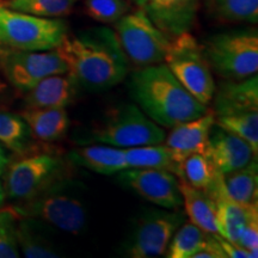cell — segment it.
Segmentation results:
<instances>
[{
  "instance_id": "ac0fdd59",
  "label": "cell",
  "mask_w": 258,
  "mask_h": 258,
  "mask_svg": "<svg viewBox=\"0 0 258 258\" xmlns=\"http://www.w3.org/2000/svg\"><path fill=\"white\" fill-rule=\"evenodd\" d=\"M79 85L70 72L41 80L27 91L28 108H66L74 101Z\"/></svg>"
},
{
  "instance_id": "4316f807",
  "label": "cell",
  "mask_w": 258,
  "mask_h": 258,
  "mask_svg": "<svg viewBox=\"0 0 258 258\" xmlns=\"http://www.w3.org/2000/svg\"><path fill=\"white\" fill-rule=\"evenodd\" d=\"M78 0H0L6 8L43 18H60L72 14Z\"/></svg>"
},
{
  "instance_id": "8fae6325",
  "label": "cell",
  "mask_w": 258,
  "mask_h": 258,
  "mask_svg": "<svg viewBox=\"0 0 258 258\" xmlns=\"http://www.w3.org/2000/svg\"><path fill=\"white\" fill-rule=\"evenodd\" d=\"M0 64L10 84L23 92L29 91L47 77L69 72L67 63L56 49H9L0 56Z\"/></svg>"
},
{
  "instance_id": "277c9868",
  "label": "cell",
  "mask_w": 258,
  "mask_h": 258,
  "mask_svg": "<svg viewBox=\"0 0 258 258\" xmlns=\"http://www.w3.org/2000/svg\"><path fill=\"white\" fill-rule=\"evenodd\" d=\"M165 137L164 128L151 120L137 104H125L110 112L101 124L80 139L79 143L131 148L161 144Z\"/></svg>"
},
{
  "instance_id": "7402d4cb",
  "label": "cell",
  "mask_w": 258,
  "mask_h": 258,
  "mask_svg": "<svg viewBox=\"0 0 258 258\" xmlns=\"http://www.w3.org/2000/svg\"><path fill=\"white\" fill-rule=\"evenodd\" d=\"M124 157L128 169L165 170L183 178L182 163L163 143L124 148Z\"/></svg>"
},
{
  "instance_id": "5bb4252c",
  "label": "cell",
  "mask_w": 258,
  "mask_h": 258,
  "mask_svg": "<svg viewBox=\"0 0 258 258\" xmlns=\"http://www.w3.org/2000/svg\"><path fill=\"white\" fill-rule=\"evenodd\" d=\"M205 154L221 175L241 169L257 158L246 141L215 124V122L209 132Z\"/></svg>"
},
{
  "instance_id": "6da1fadb",
  "label": "cell",
  "mask_w": 258,
  "mask_h": 258,
  "mask_svg": "<svg viewBox=\"0 0 258 258\" xmlns=\"http://www.w3.org/2000/svg\"><path fill=\"white\" fill-rule=\"evenodd\" d=\"M79 86L90 92H104L123 82L128 60L116 34L95 28L64 36L55 48Z\"/></svg>"
},
{
  "instance_id": "e575fe53",
  "label": "cell",
  "mask_w": 258,
  "mask_h": 258,
  "mask_svg": "<svg viewBox=\"0 0 258 258\" xmlns=\"http://www.w3.org/2000/svg\"><path fill=\"white\" fill-rule=\"evenodd\" d=\"M10 163H11V158H10L8 151L5 150V147L0 144V176L5 175Z\"/></svg>"
},
{
  "instance_id": "f1b7e54d",
  "label": "cell",
  "mask_w": 258,
  "mask_h": 258,
  "mask_svg": "<svg viewBox=\"0 0 258 258\" xmlns=\"http://www.w3.org/2000/svg\"><path fill=\"white\" fill-rule=\"evenodd\" d=\"M215 124L220 125L230 133L246 141L252 148L253 154L258 153V111L215 116Z\"/></svg>"
},
{
  "instance_id": "ffe728a7",
  "label": "cell",
  "mask_w": 258,
  "mask_h": 258,
  "mask_svg": "<svg viewBox=\"0 0 258 258\" xmlns=\"http://www.w3.org/2000/svg\"><path fill=\"white\" fill-rule=\"evenodd\" d=\"M30 128L32 137L54 143L66 135L70 117L64 108H28L19 114Z\"/></svg>"
},
{
  "instance_id": "4dcf8cb0",
  "label": "cell",
  "mask_w": 258,
  "mask_h": 258,
  "mask_svg": "<svg viewBox=\"0 0 258 258\" xmlns=\"http://www.w3.org/2000/svg\"><path fill=\"white\" fill-rule=\"evenodd\" d=\"M131 10L128 0H85L84 11L86 16L99 23H116Z\"/></svg>"
},
{
  "instance_id": "d4e9b609",
  "label": "cell",
  "mask_w": 258,
  "mask_h": 258,
  "mask_svg": "<svg viewBox=\"0 0 258 258\" xmlns=\"http://www.w3.org/2000/svg\"><path fill=\"white\" fill-rule=\"evenodd\" d=\"M32 134L21 115L0 111V144L16 154H24L31 144Z\"/></svg>"
},
{
  "instance_id": "cb8c5ba5",
  "label": "cell",
  "mask_w": 258,
  "mask_h": 258,
  "mask_svg": "<svg viewBox=\"0 0 258 258\" xmlns=\"http://www.w3.org/2000/svg\"><path fill=\"white\" fill-rule=\"evenodd\" d=\"M225 191L235 202L245 206L257 205L258 165L257 158L233 172L222 175Z\"/></svg>"
},
{
  "instance_id": "5b68a950",
  "label": "cell",
  "mask_w": 258,
  "mask_h": 258,
  "mask_svg": "<svg viewBox=\"0 0 258 258\" xmlns=\"http://www.w3.org/2000/svg\"><path fill=\"white\" fill-rule=\"evenodd\" d=\"M67 35L60 18H43L6 8L0 3V46L14 50H51Z\"/></svg>"
},
{
  "instance_id": "9c48e42d",
  "label": "cell",
  "mask_w": 258,
  "mask_h": 258,
  "mask_svg": "<svg viewBox=\"0 0 258 258\" xmlns=\"http://www.w3.org/2000/svg\"><path fill=\"white\" fill-rule=\"evenodd\" d=\"M115 30L125 57L135 66L146 67L164 62L171 38L141 9L118 19Z\"/></svg>"
},
{
  "instance_id": "2e32d148",
  "label": "cell",
  "mask_w": 258,
  "mask_h": 258,
  "mask_svg": "<svg viewBox=\"0 0 258 258\" xmlns=\"http://www.w3.org/2000/svg\"><path fill=\"white\" fill-rule=\"evenodd\" d=\"M214 122V112L207 111L198 118L176 124L164 141L177 160L183 164V160L190 154L206 152L208 135Z\"/></svg>"
},
{
  "instance_id": "30bf717a",
  "label": "cell",
  "mask_w": 258,
  "mask_h": 258,
  "mask_svg": "<svg viewBox=\"0 0 258 258\" xmlns=\"http://www.w3.org/2000/svg\"><path fill=\"white\" fill-rule=\"evenodd\" d=\"M63 171L62 159L49 153L31 154L11 161L4 175L6 196L27 201L64 176Z\"/></svg>"
},
{
  "instance_id": "d590c367",
  "label": "cell",
  "mask_w": 258,
  "mask_h": 258,
  "mask_svg": "<svg viewBox=\"0 0 258 258\" xmlns=\"http://www.w3.org/2000/svg\"><path fill=\"white\" fill-rule=\"evenodd\" d=\"M6 199V191H5V186L3 184L2 179H0V208H2V206L4 205V201Z\"/></svg>"
},
{
  "instance_id": "f546056e",
  "label": "cell",
  "mask_w": 258,
  "mask_h": 258,
  "mask_svg": "<svg viewBox=\"0 0 258 258\" xmlns=\"http://www.w3.org/2000/svg\"><path fill=\"white\" fill-rule=\"evenodd\" d=\"M213 14L224 22L257 23L258 0H213Z\"/></svg>"
},
{
  "instance_id": "836d02e7",
  "label": "cell",
  "mask_w": 258,
  "mask_h": 258,
  "mask_svg": "<svg viewBox=\"0 0 258 258\" xmlns=\"http://www.w3.org/2000/svg\"><path fill=\"white\" fill-rule=\"evenodd\" d=\"M215 237H217L218 243L220 245L221 250L224 251L226 258H254L253 254L251 253L250 251L239 246L237 243L225 239V238H222L221 235L218 233H215Z\"/></svg>"
},
{
  "instance_id": "7a4b0ae2",
  "label": "cell",
  "mask_w": 258,
  "mask_h": 258,
  "mask_svg": "<svg viewBox=\"0 0 258 258\" xmlns=\"http://www.w3.org/2000/svg\"><path fill=\"white\" fill-rule=\"evenodd\" d=\"M128 90L135 104L163 128H172L208 111L171 73L165 63L140 67L131 74Z\"/></svg>"
},
{
  "instance_id": "8992f818",
  "label": "cell",
  "mask_w": 258,
  "mask_h": 258,
  "mask_svg": "<svg viewBox=\"0 0 258 258\" xmlns=\"http://www.w3.org/2000/svg\"><path fill=\"white\" fill-rule=\"evenodd\" d=\"M212 72L222 79H244L257 74L258 35L256 31L218 34L202 44Z\"/></svg>"
},
{
  "instance_id": "3957f363",
  "label": "cell",
  "mask_w": 258,
  "mask_h": 258,
  "mask_svg": "<svg viewBox=\"0 0 258 258\" xmlns=\"http://www.w3.org/2000/svg\"><path fill=\"white\" fill-rule=\"evenodd\" d=\"M83 186L78 180L62 176L16 209L24 217L79 235L85 231L88 222Z\"/></svg>"
},
{
  "instance_id": "7c38bea8",
  "label": "cell",
  "mask_w": 258,
  "mask_h": 258,
  "mask_svg": "<svg viewBox=\"0 0 258 258\" xmlns=\"http://www.w3.org/2000/svg\"><path fill=\"white\" fill-rule=\"evenodd\" d=\"M118 182L159 208L179 209L183 206L179 178L175 173L156 169H125L116 173Z\"/></svg>"
},
{
  "instance_id": "484cf974",
  "label": "cell",
  "mask_w": 258,
  "mask_h": 258,
  "mask_svg": "<svg viewBox=\"0 0 258 258\" xmlns=\"http://www.w3.org/2000/svg\"><path fill=\"white\" fill-rule=\"evenodd\" d=\"M182 169V179L206 192L211 191L222 176L205 153L190 154L183 160Z\"/></svg>"
},
{
  "instance_id": "83f0119b",
  "label": "cell",
  "mask_w": 258,
  "mask_h": 258,
  "mask_svg": "<svg viewBox=\"0 0 258 258\" xmlns=\"http://www.w3.org/2000/svg\"><path fill=\"white\" fill-rule=\"evenodd\" d=\"M209 233H206L192 222L184 221L175 232L167 247V258H191L206 243Z\"/></svg>"
},
{
  "instance_id": "52a82bcc",
  "label": "cell",
  "mask_w": 258,
  "mask_h": 258,
  "mask_svg": "<svg viewBox=\"0 0 258 258\" xmlns=\"http://www.w3.org/2000/svg\"><path fill=\"white\" fill-rule=\"evenodd\" d=\"M164 62L199 102L205 105L212 102L215 91L213 73L202 46L189 31L171 38Z\"/></svg>"
},
{
  "instance_id": "d6a6232c",
  "label": "cell",
  "mask_w": 258,
  "mask_h": 258,
  "mask_svg": "<svg viewBox=\"0 0 258 258\" xmlns=\"http://www.w3.org/2000/svg\"><path fill=\"white\" fill-rule=\"evenodd\" d=\"M237 244L250 251L254 258L258 256V217L252 218L247 222L241 232L239 239L237 240Z\"/></svg>"
},
{
  "instance_id": "9a60e30c",
  "label": "cell",
  "mask_w": 258,
  "mask_h": 258,
  "mask_svg": "<svg viewBox=\"0 0 258 258\" xmlns=\"http://www.w3.org/2000/svg\"><path fill=\"white\" fill-rule=\"evenodd\" d=\"M212 101L215 116L258 111L257 74L244 79H225L215 88Z\"/></svg>"
},
{
  "instance_id": "44dd1931",
  "label": "cell",
  "mask_w": 258,
  "mask_h": 258,
  "mask_svg": "<svg viewBox=\"0 0 258 258\" xmlns=\"http://www.w3.org/2000/svg\"><path fill=\"white\" fill-rule=\"evenodd\" d=\"M179 189L190 222L206 233H218V213L214 199L203 190L194 188L182 178H179Z\"/></svg>"
},
{
  "instance_id": "d6986e66",
  "label": "cell",
  "mask_w": 258,
  "mask_h": 258,
  "mask_svg": "<svg viewBox=\"0 0 258 258\" xmlns=\"http://www.w3.org/2000/svg\"><path fill=\"white\" fill-rule=\"evenodd\" d=\"M69 159L76 165L86 167L99 175H116L128 169L124 148L109 145L91 144L78 147L69 154Z\"/></svg>"
},
{
  "instance_id": "e0dca14e",
  "label": "cell",
  "mask_w": 258,
  "mask_h": 258,
  "mask_svg": "<svg viewBox=\"0 0 258 258\" xmlns=\"http://www.w3.org/2000/svg\"><path fill=\"white\" fill-rule=\"evenodd\" d=\"M208 195L217 203L218 234L225 239L237 243L247 222L258 217L257 205L245 206L232 200L225 191L222 176Z\"/></svg>"
},
{
  "instance_id": "603a6c76",
  "label": "cell",
  "mask_w": 258,
  "mask_h": 258,
  "mask_svg": "<svg viewBox=\"0 0 258 258\" xmlns=\"http://www.w3.org/2000/svg\"><path fill=\"white\" fill-rule=\"evenodd\" d=\"M19 251L27 258H57L61 251L51 241L34 218L19 215L16 227Z\"/></svg>"
},
{
  "instance_id": "4fadbf2b",
  "label": "cell",
  "mask_w": 258,
  "mask_h": 258,
  "mask_svg": "<svg viewBox=\"0 0 258 258\" xmlns=\"http://www.w3.org/2000/svg\"><path fill=\"white\" fill-rule=\"evenodd\" d=\"M147 17L170 38L190 31L199 0H137Z\"/></svg>"
},
{
  "instance_id": "ba28073f",
  "label": "cell",
  "mask_w": 258,
  "mask_h": 258,
  "mask_svg": "<svg viewBox=\"0 0 258 258\" xmlns=\"http://www.w3.org/2000/svg\"><path fill=\"white\" fill-rule=\"evenodd\" d=\"M184 221L185 213L180 208L146 209L122 243L118 254L129 258L164 256L173 234Z\"/></svg>"
},
{
  "instance_id": "1f68e13d",
  "label": "cell",
  "mask_w": 258,
  "mask_h": 258,
  "mask_svg": "<svg viewBox=\"0 0 258 258\" xmlns=\"http://www.w3.org/2000/svg\"><path fill=\"white\" fill-rule=\"evenodd\" d=\"M19 213L16 208L0 209V258H18L21 256L16 227Z\"/></svg>"
}]
</instances>
